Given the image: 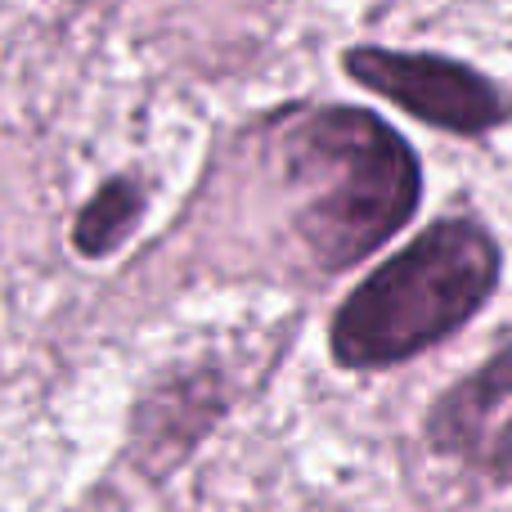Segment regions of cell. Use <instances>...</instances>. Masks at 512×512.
Listing matches in <instances>:
<instances>
[{"label":"cell","mask_w":512,"mask_h":512,"mask_svg":"<svg viewBox=\"0 0 512 512\" xmlns=\"http://www.w3.org/2000/svg\"><path fill=\"white\" fill-rule=\"evenodd\" d=\"M432 441L490 472H512V346L436 405Z\"/></svg>","instance_id":"cell-4"},{"label":"cell","mask_w":512,"mask_h":512,"mask_svg":"<svg viewBox=\"0 0 512 512\" xmlns=\"http://www.w3.org/2000/svg\"><path fill=\"white\" fill-rule=\"evenodd\" d=\"M135 216H140V189H135L131 180H113V185L99 189V198L86 207V212H81L77 248L90 252V256L108 252L135 225Z\"/></svg>","instance_id":"cell-5"},{"label":"cell","mask_w":512,"mask_h":512,"mask_svg":"<svg viewBox=\"0 0 512 512\" xmlns=\"http://www.w3.org/2000/svg\"><path fill=\"white\" fill-rule=\"evenodd\" d=\"M499 279L486 230L445 221L369 274L333 319V355L346 369L396 364L468 324Z\"/></svg>","instance_id":"cell-2"},{"label":"cell","mask_w":512,"mask_h":512,"mask_svg":"<svg viewBox=\"0 0 512 512\" xmlns=\"http://www.w3.org/2000/svg\"><path fill=\"white\" fill-rule=\"evenodd\" d=\"M346 68L360 86L387 95L405 113L423 117L432 126L459 135H481L499 126L512 113L508 95L486 81L481 72L463 68L450 59H432V54H396V50H351Z\"/></svg>","instance_id":"cell-3"},{"label":"cell","mask_w":512,"mask_h":512,"mask_svg":"<svg viewBox=\"0 0 512 512\" xmlns=\"http://www.w3.org/2000/svg\"><path fill=\"white\" fill-rule=\"evenodd\" d=\"M288 176L301 189V239L324 270H346L387 243L418 207L409 144L364 108H324L288 135Z\"/></svg>","instance_id":"cell-1"}]
</instances>
